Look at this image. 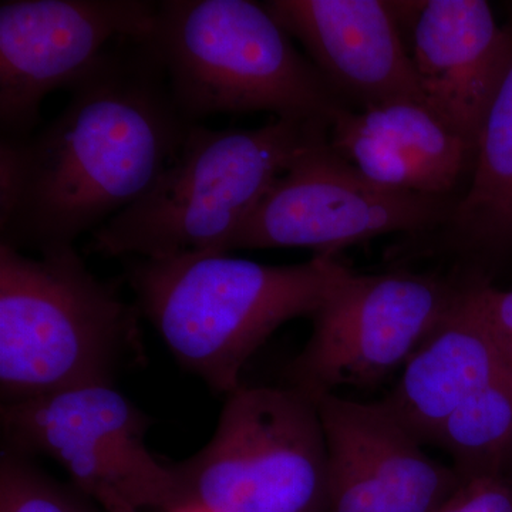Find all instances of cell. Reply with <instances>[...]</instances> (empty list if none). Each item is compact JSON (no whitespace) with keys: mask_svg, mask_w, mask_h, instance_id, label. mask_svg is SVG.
<instances>
[{"mask_svg":"<svg viewBox=\"0 0 512 512\" xmlns=\"http://www.w3.org/2000/svg\"><path fill=\"white\" fill-rule=\"evenodd\" d=\"M59 114L0 138V244L72 247L158 180L194 124L181 116L150 36L107 47Z\"/></svg>","mask_w":512,"mask_h":512,"instance_id":"cell-1","label":"cell"},{"mask_svg":"<svg viewBox=\"0 0 512 512\" xmlns=\"http://www.w3.org/2000/svg\"><path fill=\"white\" fill-rule=\"evenodd\" d=\"M346 269L329 255L284 266L222 252L126 259L141 316L185 370L224 396L275 330L318 312Z\"/></svg>","mask_w":512,"mask_h":512,"instance_id":"cell-2","label":"cell"},{"mask_svg":"<svg viewBox=\"0 0 512 512\" xmlns=\"http://www.w3.org/2000/svg\"><path fill=\"white\" fill-rule=\"evenodd\" d=\"M137 303L100 281L72 247L37 258L0 244L3 403L114 386L144 357Z\"/></svg>","mask_w":512,"mask_h":512,"instance_id":"cell-3","label":"cell"},{"mask_svg":"<svg viewBox=\"0 0 512 512\" xmlns=\"http://www.w3.org/2000/svg\"><path fill=\"white\" fill-rule=\"evenodd\" d=\"M151 43L190 124L266 113L332 126L346 109L264 5L249 0L157 2Z\"/></svg>","mask_w":512,"mask_h":512,"instance_id":"cell-4","label":"cell"},{"mask_svg":"<svg viewBox=\"0 0 512 512\" xmlns=\"http://www.w3.org/2000/svg\"><path fill=\"white\" fill-rule=\"evenodd\" d=\"M329 130L325 123L282 119L252 130L194 124L153 187L93 232L89 252L126 259L225 254L272 184Z\"/></svg>","mask_w":512,"mask_h":512,"instance_id":"cell-5","label":"cell"},{"mask_svg":"<svg viewBox=\"0 0 512 512\" xmlns=\"http://www.w3.org/2000/svg\"><path fill=\"white\" fill-rule=\"evenodd\" d=\"M171 468L178 511H326L328 447L318 403L288 384H241L228 394L210 443Z\"/></svg>","mask_w":512,"mask_h":512,"instance_id":"cell-6","label":"cell"},{"mask_svg":"<svg viewBox=\"0 0 512 512\" xmlns=\"http://www.w3.org/2000/svg\"><path fill=\"white\" fill-rule=\"evenodd\" d=\"M151 420L114 386L2 403L3 447L55 460L103 512L178 511L171 464L146 446Z\"/></svg>","mask_w":512,"mask_h":512,"instance_id":"cell-7","label":"cell"},{"mask_svg":"<svg viewBox=\"0 0 512 512\" xmlns=\"http://www.w3.org/2000/svg\"><path fill=\"white\" fill-rule=\"evenodd\" d=\"M464 286L409 271L346 269L312 316L311 336L289 363L286 384L315 402L342 387L376 386L403 369Z\"/></svg>","mask_w":512,"mask_h":512,"instance_id":"cell-8","label":"cell"},{"mask_svg":"<svg viewBox=\"0 0 512 512\" xmlns=\"http://www.w3.org/2000/svg\"><path fill=\"white\" fill-rule=\"evenodd\" d=\"M451 211L440 197L387 190L367 180L332 147L326 131L272 184L229 239L225 254L305 248L335 256L380 235L441 224Z\"/></svg>","mask_w":512,"mask_h":512,"instance_id":"cell-9","label":"cell"},{"mask_svg":"<svg viewBox=\"0 0 512 512\" xmlns=\"http://www.w3.org/2000/svg\"><path fill=\"white\" fill-rule=\"evenodd\" d=\"M157 2L3 0L0 134L35 133L47 94L69 89L116 40L153 32Z\"/></svg>","mask_w":512,"mask_h":512,"instance_id":"cell-10","label":"cell"},{"mask_svg":"<svg viewBox=\"0 0 512 512\" xmlns=\"http://www.w3.org/2000/svg\"><path fill=\"white\" fill-rule=\"evenodd\" d=\"M276 22L308 50L335 93L360 106L423 103L412 56L404 49L394 3L377 0H271Z\"/></svg>","mask_w":512,"mask_h":512,"instance_id":"cell-11","label":"cell"},{"mask_svg":"<svg viewBox=\"0 0 512 512\" xmlns=\"http://www.w3.org/2000/svg\"><path fill=\"white\" fill-rule=\"evenodd\" d=\"M412 60L423 103L476 150L512 59V30L484 0H430L413 16Z\"/></svg>","mask_w":512,"mask_h":512,"instance_id":"cell-12","label":"cell"},{"mask_svg":"<svg viewBox=\"0 0 512 512\" xmlns=\"http://www.w3.org/2000/svg\"><path fill=\"white\" fill-rule=\"evenodd\" d=\"M329 140L360 174L387 190L443 198L473 165L466 141L417 100L346 107L333 120Z\"/></svg>","mask_w":512,"mask_h":512,"instance_id":"cell-13","label":"cell"},{"mask_svg":"<svg viewBox=\"0 0 512 512\" xmlns=\"http://www.w3.org/2000/svg\"><path fill=\"white\" fill-rule=\"evenodd\" d=\"M505 373L510 372L468 284L383 403L423 446L434 444L458 407Z\"/></svg>","mask_w":512,"mask_h":512,"instance_id":"cell-14","label":"cell"},{"mask_svg":"<svg viewBox=\"0 0 512 512\" xmlns=\"http://www.w3.org/2000/svg\"><path fill=\"white\" fill-rule=\"evenodd\" d=\"M448 221L463 247L512 241V59L478 136L470 187Z\"/></svg>","mask_w":512,"mask_h":512,"instance_id":"cell-15","label":"cell"},{"mask_svg":"<svg viewBox=\"0 0 512 512\" xmlns=\"http://www.w3.org/2000/svg\"><path fill=\"white\" fill-rule=\"evenodd\" d=\"M434 444L453 460L461 480L511 476L512 375L498 377L461 404Z\"/></svg>","mask_w":512,"mask_h":512,"instance_id":"cell-16","label":"cell"},{"mask_svg":"<svg viewBox=\"0 0 512 512\" xmlns=\"http://www.w3.org/2000/svg\"><path fill=\"white\" fill-rule=\"evenodd\" d=\"M29 458L2 447L0 512H99L89 498L74 487H63Z\"/></svg>","mask_w":512,"mask_h":512,"instance_id":"cell-17","label":"cell"},{"mask_svg":"<svg viewBox=\"0 0 512 512\" xmlns=\"http://www.w3.org/2000/svg\"><path fill=\"white\" fill-rule=\"evenodd\" d=\"M434 512H512V476L463 481Z\"/></svg>","mask_w":512,"mask_h":512,"instance_id":"cell-18","label":"cell"},{"mask_svg":"<svg viewBox=\"0 0 512 512\" xmlns=\"http://www.w3.org/2000/svg\"><path fill=\"white\" fill-rule=\"evenodd\" d=\"M471 292L504 365L512 375V289L500 291L485 282H471Z\"/></svg>","mask_w":512,"mask_h":512,"instance_id":"cell-19","label":"cell"},{"mask_svg":"<svg viewBox=\"0 0 512 512\" xmlns=\"http://www.w3.org/2000/svg\"><path fill=\"white\" fill-rule=\"evenodd\" d=\"M177 512H192V511H177Z\"/></svg>","mask_w":512,"mask_h":512,"instance_id":"cell-20","label":"cell"}]
</instances>
